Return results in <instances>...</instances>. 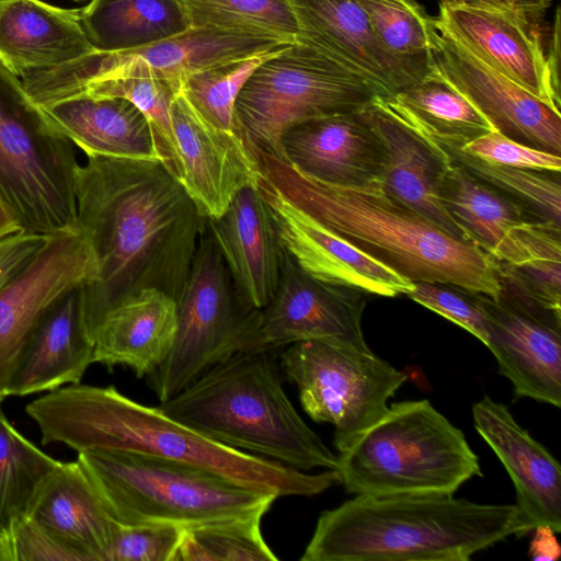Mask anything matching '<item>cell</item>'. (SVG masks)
Returning a JSON list of instances; mask_svg holds the SVG:
<instances>
[{"mask_svg": "<svg viewBox=\"0 0 561 561\" xmlns=\"http://www.w3.org/2000/svg\"><path fill=\"white\" fill-rule=\"evenodd\" d=\"M10 534L15 561H84L80 553L28 516L18 522Z\"/></svg>", "mask_w": 561, "mask_h": 561, "instance_id": "ee69618b", "label": "cell"}, {"mask_svg": "<svg viewBox=\"0 0 561 561\" xmlns=\"http://www.w3.org/2000/svg\"><path fill=\"white\" fill-rule=\"evenodd\" d=\"M533 527L516 504L356 495L323 511L301 561H468Z\"/></svg>", "mask_w": 561, "mask_h": 561, "instance_id": "277c9868", "label": "cell"}, {"mask_svg": "<svg viewBox=\"0 0 561 561\" xmlns=\"http://www.w3.org/2000/svg\"><path fill=\"white\" fill-rule=\"evenodd\" d=\"M560 8L554 14L550 45L547 54L549 73L553 85L560 90Z\"/></svg>", "mask_w": 561, "mask_h": 561, "instance_id": "c3c4849f", "label": "cell"}, {"mask_svg": "<svg viewBox=\"0 0 561 561\" xmlns=\"http://www.w3.org/2000/svg\"><path fill=\"white\" fill-rule=\"evenodd\" d=\"M366 295L312 277L285 250L277 289L257 312L254 351L314 339L339 340L370 351L362 329Z\"/></svg>", "mask_w": 561, "mask_h": 561, "instance_id": "9a60e30c", "label": "cell"}, {"mask_svg": "<svg viewBox=\"0 0 561 561\" xmlns=\"http://www.w3.org/2000/svg\"><path fill=\"white\" fill-rule=\"evenodd\" d=\"M93 263L79 230L49 236L34 257L0 289V398L47 312L92 275Z\"/></svg>", "mask_w": 561, "mask_h": 561, "instance_id": "5bb4252c", "label": "cell"}, {"mask_svg": "<svg viewBox=\"0 0 561 561\" xmlns=\"http://www.w3.org/2000/svg\"><path fill=\"white\" fill-rule=\"evenodd\" d=\"M27 516L84 561H106L118 527L78 460L57 462L35 494Z\"/></svg>", "mask_w": 561, "mask_h": 561, "instance_id": "4316f807", "label": "cell"}, {"mask_svg": "<svg viewBox=\"0 0 561 561\" xmlns=\"http://www.w3.org/2000/svg\"><path fill=\"white\" fill-rule=\"evenodd\" d=\"M385 94L322 51L295 41L263 61L241 89L237 125L254 149L284 160L283 131L317 117L357 113Z\"/></svg>", "mask_w": 561, "mask_h": 561, "instance_id": "9c48e42d", "label": "cell"}, {"mask_svg": "<svg viewBox=\"0 0 561 561\" xmlns=\"http://www.w3.org/2000/svg\"><path fill=\"white\" fill-rule=\"evenodd\" d=\"M260 190L284 249L312 277L367 295L396 297L413 288L393 268L328 229L286 199L262 178Z\"/></svg>", "mask_w": 561, "mask_h": 561, "instance_id": "ac0fdd59", "label": "cell"}, {"mask_svg": "<svg viewBox=\"0 0 561 561\" xmlns=\"http://www.w3.org/2000/svg\"><path fill=\"white\" fill-rule=\"evenodd\" d=\"M85 156L76 178L77 229L93 263L82 289L94 342L106 314L140 290L178 300L205 218L159 159Z\"/></svg>", "mask_w": 561, "mask_h": 561, "instance_id": "6da1fadb", "label": "cell"}, {"mask_svg": "<svg viewBox=\"0 0 561 561\" xmlns=\"http://www.w3.org/2000/svg\"><path fill=\"white\" fill-rule=\"evenodd\" d=\"M0 398V526L10 529L25 516L43 481L57 465L5 416Z\"/></svg>", "mask_w": 561, "mask_h": 561, "instance_id": "e575fe53", "label": "cell"}, {"mask_svg": "<svg viewBox=\"0 0 561 561\" xmlns=\"http://www.w3.org/2000/svg\"><path fill=\"white\" fill-rule=\"evenodd\" d=\"M407 296L485 343V317L478 293L446 283L414 282Z\"/></svg>", "mask_w": 561, "mask_h": 561, "instance_id": "b9f144b4", "label": "cell"}, {"mask_svg": "<svg viewBox=\"0 0 561 561\" xmlns=\"http://www.w3.org/2000/svg\"><path fill=\"white\" fill-rule=\"evenodd\" d=\"M0 561H15L12 536L0 526Z\"/></svg>", "mask_w": 561, "mask_h": 561, "instance_id": "f907efd6", "label": "cell"}, {"mask_svg": "<svg viewBox=\"0 0 561 561\" xmlns=\"http://www.w3.org/2000/svg\"><path fill=\"white\" fill-rule=\"evenodd\" d=\"M259 310L238 295L225 260L205 227L176 300V332L168 357L147 381L160 402L230 356L254 351Z\"/></svg>", "mask_w": 561, "mask_h": 561, "instance_id": "30bf717a", "label": "cell"}, {"mask_svg": "<svg viewBox=\"0 0 561 561\" xmlns=\"http://www.w3.org/2000/svg\"><path fill=\"white\" fill-rule=\"evenodd\" d=\"M43 108L85 154L158 159L147 117L124 98L78 95Z\"/></svg>", "mask_w": 561, "mask_h": 561, "instance_id": "f546056e", "label": "cell"}, {"mask_svg": "<svg viewBox=\"0 0 561 561\" xmlns=\"http://www.w3.org/2000/svg\"><path fill=\"white\" fill-rule=\"evenodd\" d=\"M75 1H82V0H75Z\"/></svg>", "mask_w": 561, "mask_h": 561, "instance_id": "816d5d0a", "label": "cell"}, {"mask_svg": "<svg viewBox=\"0 0 561 561\" xmlns=\"http://www.w3.org/2000/svg\"><path fill=\"white\" fill-rule=\"evenodd\" d=\"M302 42L374 83L391 99L417 80L381 44L356 0H288Z\"/></svg>", "mask_w": 561, "mask_h": 561, "instance_id": "ffe728a7", "label": "cell"}, {"mask_svg": "<svg viewBox=\"0 0 561 561\" xmlns=\"http://www.w3.org/2000/svg\"><path fill=\"white\" fill-rule=\"evenodd\" d=\"M171 119L181 157L180 182L202 217H220L241 190L259 186L261 165L243 136L206 122L181 92L172 102Z\"/></svg>", "mask_w": 561, "mask_h": 561, "instance_id": "e0dca14e", "label": "cell"}, {"mask_svg": "<svg viewBox=\"0 0 561 561\" xmlns=\"http://www.w3.org/2000/svg\"><path fill=\"white\" fill-rule=\"evenodd\" d=\"M421 138L476 179L519 204L534 220L561 228L560 173L494 164L462 152L453 141Z\"/></svg>", "mask_w": 561, "mask_h": 561, "instance_id": "d6a6232c", "label": "cell"}, {"mask_svg": "<svg viewBox=\"0 0 561 561\" xmlns=\"http://www.w3.org/2000/svg\"><path fill=\"white\" fill-rule=\"evenodd\" d=\"M359 114L383 146L380 187L450 236L471 242L438 196L437 184L444 157L403 124L385 99H376Z\"/></svg>", "mask_w": 561, "mask_h": 561, "instance_id": "cb8c5ba5", "label": "cell"}, {"mask_svg": "<svg viewBox=\"0 0 561 561\" xmlns=\"http://www.w3.org/2000/svg\"><path fill=\"white\" fill-rule=\"evenodd\" d=\"M524 236L525 261L510 264L495 260L501 287L561 310V228L529 221L524 226Z\"/></svg>", "mask_w": 561, "mask_h": 561, "instance_id": "8d00e7d4", "label": "cell"}, {"mask_svg": "<svg viewBox=\"0 0 561 561\" xmlns=\"http://www.w3.org/2000/svg\"><path fill=\"white\" fill-rule=\"evenodd\" d=\"M453 3L508 11L536 22L550 7L551 0H445Z\"/></svg>", "mask_w": 561, "mask_h": 561, "instance_id": "bcb514c9", "label": "cell"}, {"mask_svg": "<svg viewBox=\"0 0 561 561\" xmlns=\"http://www.w3.org/2000/svg\"><path fill=\"white\" fill-rule=\"evenodd\" d=\"M82 286L62 296L42 320L11 381L9 396L24 397L81 382L94 363Z\"/></svg>", "mask_w": 561, "mask_h": 561, "instance_id": "484cf974", "label": "cell"}, {"mask_svg": "<svg viewBox=\"0 0 561 561\" xmlns=\"http://www.w3.org/2000/svg\"><path fill=\"white\" fill-rule=\"evenodd\" d=\"M159 408L229 448L251 451L301 471L337 468L339 456L289 400L271 351L230 356Z\"/></svg>", "mask_w": 561, "mask_h": 561, "instance_id": "5b68a950", "label": "cell"}, {"mask_svg": "<svg viewBox=\"0 0 561 561\" xmlns=\"http://www.w3.org/2000/svg\"><path fill=\"white\" fill-rule=\"evenodd\" d=\"M94 50L80 9L42 0H0V64L14 76L55 68Z\"/></svg>", "mask_w": 561, "mask_h": 561, "instance_id": "d4e9b609", "label": "cell"}, {"mask_svg": "<svg viewBox=\"0 0 561 561\" xmlns=\"http://www.w3.org/2000/svg\"><path fill=\"white\" fill-rule=\"evenodd\" d=\"M18 231L22 230L16 219L0 199V239Z\"/></svg>", "mask_w": 561, "mask_h": 561, "instance_id": "681fc988", "label": "cell"}, {"mask_svg": "<svg viewBox=\"0 0 561 561\" xmlns=\"http://www.w3.org/2000/svg\"><path fill=\"white\" fill-rule=\"evenodd\" d=\"M192 26L245 31L294 43L298 34L288 0H181Z\"/></svg>", "mask_w": 561, "mask_h": 561, "instance_id": "ab89813d", "label": "cell"}, {"mask_svg": "<svg viewBox=\"0 0 561 561\" xmlns=\"http://www.w3.org/2000/svg\"><path fill=\"white\" fill-rule=\"evenodd\" d=\"M431 53L433 66L494 130L520 144L561 153L560 111L485 65L437 22Z\"/></svg>", "mask_w": 561, "mask_h": 561, "instance_id": "2e32d148", "label": "cell"}, {"mask_svg": "<svg viewBox=\"0 0 561 561\" xmlns=\"http://www.w3.org/2000/svg\"><path fill=\"white\" fill-rule=\"evenodd\" d=\"M183 531L168 523H118L106 561H174Z\"/></svg>", "mask_w": 561, "mask_h": 561, "instance_id": "60d3db41", "label": "cell"}, {"mask_svg": "<svg viewBox=\"0 0 561 561\" xmlns=\"http://www.w3.org/2000/svg\"><path fill=\"white\" fill-rule=\"evenodd\" d=\"M264 514L184 528L174 561H277L261 531Z\"/></svg>", "mask_w": 561, "mask_h": 561, "instance_id": "f35d334b", "label": "cell"}, {"mask_svg": "<svg viewBox=\"0 0 561 561\" xmlns=\"http://www.w3.org/2000/svg\"><path fill=\"white\" fill-rule=\"evenodd\" d=\"M437 24L485 65L560 111L536 22L519 14L440 0Z\"/></svg>", "mask_w": 561, "mask_h": 561, "instance_id": "d6986e66", "label": "cell"}, {"mask_svg": "<svg viewBox=\"0 0 561 561\" xmlns=\"http://www.w3.org/2000/svg\"><path fill=\"white\" fill-rule=\"evenodd\" d=\"M290 43L236 30L191 26L154 44L126 51L94 50L61 66L22 78L31 98L42 107L72 98L85 84L115 75L181 80L196 71L271 51Z\"/></svg>", "mask_w": 561, "mask_h": 561, "instance_id": "7c38bea8", "label": "cell"}, {"mask_svg": "<svg viewBox=\"0 0 561 561\" xmlns=\"http://www.w3.org/2000/svg\"><path fill=\"white\" fill-rule=\"evenodd\" d=\"M180 91L181 80L115 75L85 84L75 96H118L136 105L149 122L158 159L180 181L181 157L171 119V105Z\"/></svg>", "mask_w": 561, "mask_h": 561, "instance_id": "836d02e7", "label": "cell"}, {"mask_svg": "<svg viewBox=\"0 0 561 561\" xmlns=\"http://www.w3.org/2000/svg\"><path fill=\"white\" fill-rule=\"evenodd\" d=\"M381 44L419 81L434 66L432 41L436 19L415 0H356Z\"/></svg>", "mask_w": 561, "mask_h": 561, "instance_id": "d590c367", "label": "cell"}, {"mask_svg": "<svg viewBox=\"0 0 561 561\" xmlns=\"http://www.w3.org/2000/svg\"><path fill=\"white\" fill-rule=\"evenodd\" d=\"M485 317V345L515 398L561 405V310L504 287L496 297L478 293Z\"/></svg>", "mask_w": 561, "mask_h": 561, "instance_id": "4fadbf2b", "label": "cell"}, {"mask_svg": "<svg viewBox=\"0 0 561 561\" xmlns=\"http://www.w3.org/2000/svg\"><path fill=\"white\" fill-rule=\"evenodd\" d=\"M82 28L98 51H126L175 36L192 24L181 0H91Z\"/></svg>", "mask_w": 561, "mask_h": 561, "instance_id": "4dcf8cb0", "label": "cell"}, {"mask_svg": "<svg viewBox=\"0 0 561 561\" xmlns=\"http://www.w3.org/2000/svg\"><path fill=\"white\" fill-rule=\"evenodd\" d=\"M385 101L403 124L423 138L462 144L494 130L435 67L424 78Z\"/></svg>", "mask_w": 561, "mask_h": 561, "instance_id": "1f68e13d", "label": "cell"}, {"mask_svg": "<svg viewBox=\"0 0 561 561\" xmlns=\"http://www.w3.org/2000/svg\"><path fill=\"white\" fill-rule=\"evenodd\" d=\"M443 157L438 196L468 239L496 261L510 264L525 261L523 226L536 220L519 204Z\"/></svg>", "mask_w": 561, "mask_h": 561, "instance_id": "83f0119b", "label": "cell"}, {"mask_svg": "<svg viewBox=\"0 0 561 561\" xmlns=\"http://www.w3.org/2000/svg\"><path fill=\"white\" fill-rule=\"evenodd\" d=\"M280 144L283 161L311 178L341 185L380 186L383 146L359 112L290 125Z\"/></svg>", "mask_w": 561, "mask_h": 561, "instance_id": "44dd1931", "label": "cell"}, {"mask_svg": "<svg viewBox=\"0 0 561 561\" xmlns=\"http://www.w3.org/2000/svg\"><path fill=\"white\" fill-rule=\"evenodd\" d=\"M457 145L462 152L494 164L558 173L561 171L560 154L520 144L497 130H490Z\"/></svg>", "mask_w": 561, "mask_h": 561, "instance_id": "7bdbcfd3", "label": "cell"}, {"mask_svg": "<svg viewBox=\"0 0 561 561\" xmlns=\"http://www.w3.org/2000/svg\"><path fill=\"white\" fill-rule=\"evenodd\" d=\"M355 495H454L482 477L463 433L426 400L392 403L345 451L335 470Z\"/></svg>", "mask_w": 561, "mask_h": 561, "instance_id": "8992f818", "label": "cell"}, {"mask_svg": "<svg viewBox=\"0 0 561 561\" xmlns=\"http://www.w3.org/2000/svg\"><path fill=\"white\" fill-rule=\"evenodd\" d=\"M284 47L191 73L181 79L180 92L206 122L243 136L234 113L238 95L254 70Z\"/></svg>", "mask_w": 561, "mask_h": 561, "instance_id": "74e56055", "label": "cell"}, {"mask_svg": "<svg viewBox=\"0 0 561 561\" xmlns=\"http://www.w3.org/2000/svg\"><path fill=\"white\" fill-rule=\"evenodd\" d=\"M73 142L0 64V199L24 232L77 230Z\"/></svg>", "mask_w": 561, "mask_h": 561, "instance_id": "ba28073f", "label": "cell"}, {"mask_svg": "<svg viewBox=\"0 0 561 561\" xmlns=\"http://www.w3.org/2000/svg\"><path fill=\"white\" fill-rule=\"evenodd\" d=\"M473 425L495 453L516 492V505L533 529L561 530V468L515 420L508 408L484 396L472 407Z\"/></svg>", "mask_w": 561, "mask_h": 561, "instance_id": "603a6c76", "label": "cell"}, {"mask_svg": "<svg viewBox=\"0 0 561 561\" xmlns=\"http://www.w3.org/2000/svg\"><path fill=\"white\" fill-rule=\"evenodd\" d=\"M48 237L18 231L0 239V289L34 257Z\"/></svg>", "mask_w": 561, "mask_h": 561, "instance_id": "f6af8a7d", "label": "cell"}, {"mask_svg": "<svg viewBox=\"0 0 561 561\" xmlns=\"http://www.w3.org/2000/svg\"><path fill=\"white\" fill-rule=\"evenodd\" d=\"M77 460L119 524L187 528L265 514L278 499L202 466L157 456L89 449Z\"/></svg>", "mask_w": 561, "mask_h": 561, "instance_id": "52a82bcc", "label": "cell"}, {"mask_svg": "<svg viewBox=\"0 0 561 561\" xmlns=\"http://www.w3.org/2000/svg\"><path fill=\"white\" fill-rule=\"evenodd\" d=\"M528 553L534 561H557L561 554V548L556 537V531L548 525L535 527Z\"/></svg>", "mask_w": 561, "mask_h": 561, "instance_id": "7dc6e473", "label": "cell"}, {"mask_svg": "<svg viewBox=\"0 0 561 561\" xmlns=\"http://www.w3.org/2000/svg\"><path fill=\"white\" fill-rule=\"evenodd\" d=\"M175 332L176 301L157 288L142 289L103 319L94 334L93 362L147 377L168 357Z\"/></svg>", "mask_w": 561, "mask_h": 561, "instance_id": "f1b7e54d", "label": "cell"}, {"mask_svg": "<svg viewBox=\"0 0 561 561\" xmlns=\"http://www.w3.org/2000/svg\"><path fill=\"white\" fill-rule=\"evenodd\" d=\"M240 298L252 309L265 307L280 278L285 249L260 190H241L225 213L205 219Z\"/></svg>", "mask_w": 561, "mask_h": 561, "instance_id": "7402d4cb", "label": "cell"}, {"mask_svg": "<svg viewBox=\"0 0 561 561\" xmlns=\"http://www.w3.org/2000/svg\"><path fill=\"white\" fill-rule=\"evenodd\" d=\"M25 411L36 423L43 445L59 443L77 453L126 450L184 461L277 497L312 496L339 483L335 470L306 473L218 444L113 386H62L30 402Z\"/></svg>", "mask_w": 561, "mask_h": 561, "instance_id": "7a4b0ae2", "label": "cell"}, {"mask_svg": "<svg viewBox=\"0 0 561 561\" xmlns=\"http://www.w3.org/2000/svg\"><path fill=\"white\" fill-rule=\"evenodd\" d=\"M280 367L297 386L309 417L333 425L339 453L386 413L388 400L408 378L371 351L333 339L290 344Z\"/></svg>", "mask_w": 561, "mask_h": 561, "instance_id": "8fae6325", "label": "cell"}, {"mask_svg": "<svg viewBox=\"0 0 561 561\" xmlns=\"http://www.w3.org/2000/svg\"><path fill=\"white\" fill-rule=\"evenodd\" d=\"M265 181L295 206L411 282L451 284L496 297L495 260L450 236L380 186H351L311 178L254 150Z\"/></svg>", "mask_w": 561, "mask_h": 561, "instance_id": "3957f363", "label": "cell"}]
</instances>
